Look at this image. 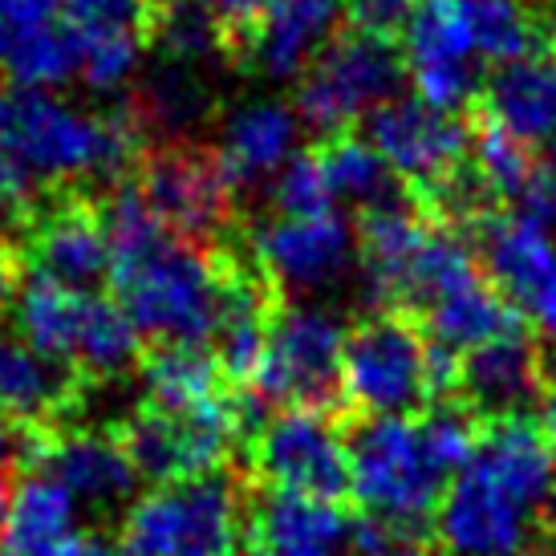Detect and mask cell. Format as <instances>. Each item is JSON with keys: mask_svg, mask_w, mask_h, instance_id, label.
<instances>
[{"mask_svg": "<svg viewBox=\"0 0 556 556\" xmlns=\"http://www.w3.org/2000/svg\"><path fill=\"white\" fill-rule=\"evenodd\" d=\"M151 410H200L219 402V362L200 345H163L142 366Z\"/></svg>", "mask_w": 556, "mask_h": 556, "instance_id": "obj_30", "label": "cell"}, {"mask_svg": "<svg viewBox=\"0 0 556 556\" xmlns=\"http://www.w3.org/2000/svg\"><path fill=\"white\" fill-rule=\"evenodd\" d=\"M541 431L556 443V378H548L541 390Z\"/></svg>", "mask_w": 556, "mask_h": 556, "instance_id": "obj_44", "label": "cell"}, {"mask_svg": "<svg viewBox=\"0 0 556 556\" xmlns=\"http://www.w3.org/2000/svg\"><path fill=\"white\" fill-rule=\"evenodd\" d=\"M354 556H427V548L406 528H390V525H378V520H357Z\"/></svg>", "mask_w": 556, "mask_h": 556, "instance_id": "obj_40", "label": "cell"}, {"mask_svg": "<svg viewBox=\"0 0 556 556\" xmlns=\"http://www.w3.org/2000/svg\"><path fill=\"white\" fill-rule=\"evenodd\" d=\"M476 427L464 410L366 418L350 434V492L366 520L410 528L434 516L451 476L471 459Z\"/></svg>", "mask_w": 556, "mask_h": 556, "instance_id": "obj_3", "label": "cell"}, {"mask_svg": "<svg viewBox=\"0 0 556 556\" xmlns=\"http://www.w3.org/2000/svg\"><path fill=\"white\" fill-rule=\"evenodd\" d=\"M139 139L135 114H93L53 90H0V212L13 224L29 191L106 179Z\"/></svg>", "mask_w": 556, "mask_h": 556, "instance_id": "obj_2", "label": "cell"}, {"mask_svg": "<svg viewBox=\"0 0 556 556\" xmlns=\"http://www.w3.org/2000/svg\"><path fill=\"white\" fill-rule=\"evenodd\" d=\"M488 114L528 151H556V49H532L488 81Z\"/></svg>", "mask_w": 556, "mask_h": 556, "instance_id": "obj_22", "label": "cell"}, {"mask_svg": "<svg viewBox=\"0 0 556 556\" xmlns=\"http://www.w3.org/2000/svg\"><path fill=\"white\" fill-rule=\"evenodd\" d=\"M9 504H13V483H9V467L0 459V525H4V516H9Z\"/></svg>", "mask_w": 556, "mask_h": 556, "instance_id": "obj_45", "label": "cell"}, {"mask_svg": "<svg viewBox=\"0 0 556 556\" xmlns=\"http://www.w3.org/2000/svg\"><path fill=\"white\" fill-rule=\"evenodd\" d=\"M240 427L244 415L219 399L200 410H142L123 443L139 476H151L163 488L216 476V467L232 455Z\"/></svg>", "mask_w": 556, "mask_h": 556, "instance_id": "obj_11", "label": "cell"}, {"mask_svg": "<svg viewBox=\"0 0 556 556\" xmlns=\"http://www.w3.org/2000/svg\"><path fill=\"white\" fill-rule=\"evenodd\" d=\"M548 511H553V525H556V476H553V492H548Z\"/></svg>", "mask_w": 556, "mask_h": 556, "instance_id": "obj_48", "label": "cell"}, {"mask_svg": "<svg viewBox=\"0 0 556 556\" xmlns=\"http://www.w3.org/2000/svg\"><path fill=\"white\" fill-rule=\"evenodd\" d=\"M464 4L471 33H476V46L488 65L500 70V65L532 53L536 21H532L525 0H464Z\"/></svg>", "mask_w": 556, "mask_h": 556, "instance_id": "obj_33", "label": "cell"}, {"mask_svg": "<svg viewBox=\"0 0 556 556\" xmlns=\"http://www.w3.org/2000/svg\"><path fill=\"white\" fill-rule=\"evenodd\" d=\"M252 556H354V520L333 500L268 492L244 525Z\"/></svg>", "mask_w": 556, "mask_h": 556, "instance_id": "obj_18", "label": "cell"}, {"mask_svg": "<svg viewBox=\"0 0 556 556\" xmlns=\"http://www.w3.org/2000/svg\"><path fill=\"white\" fill-rule=\"evenodd\" d=\"M81 504L46 471H33L13 488V504L0 525V556H81Z\"/></svg>", "mask_w": 556, "mask_h": 556, "instance_id": "obj_23", "label": "cell"}, {"mask_svg": "<svg viewBox=\"0 0 556 556\" xmlns=\"http://www.w3.org/2000/svg\"><path fill=\"white\" fill-rule=\"evenodd\" d=\"M212 110V90H207V70L179 62H163L142 78L139 98H135V123L163 135H187L191 126H200Z\"/></svg>", "mask_w": 556, "mask_h": 556, "instance_id": "obj_29", "label": "cell"}, {"mask_svg": "<svg viewBox=\"0 0 556 556\" xmlns=\"http://www.w3.org/2000/svg\"><path fill=\"white\" fill-rule=\"evenodd\" d=\"M511 556H553V553H536V548H525V553H511Z\"/></svg>", "mask_w": 556, "mask_h": 556, "instance_id": "obj_49", "label": "cell"}, {"mask_svg": "<svg viewBox=\"0 0 556 556\" xmlns=\"http://www.w3.org/2000/svg\"><path fill=\"white\" fill-rule=\"evenodd\" d=\"M170 4H179V0H170Z\"/></svg>", "mask_w": 556, "mask_h": 556, "instance_id": "obj_51", "label": "cell"}, {"mask_svg": "<svg viewBox=\"0 0 556 556\" xmlns=\"http://www.w3.org/2000/svg\"><path fill=\"white\" fill-rule=\"evenodd\" d=\"M479 261L488 285L520 321L556 338V232L525 212L483 219Z\"/></svg>", "mask_w": 556, "mask_h": 556, "instance_id": "obj_13", "label": "cell"}, {"mask_svg": "<svg viewBox=\"0 0 556 556\" xmlns=\"http://www.w3.org/2000/svg\"><path fill=\"white\" fill-rule=\"evenodd\" d=\"M301 114L277 98H252L228 110L216 135V167L232 187L273 184L301 155Z\"/></svg>", "mask_w": 556, "mask_h": 556, "instance_id": "obj_17", "label": "cell"}, {"mask_svg": "<svg viewBox=\"0 0 556 556\" xmlns=\"http://www.w3.org/2000/svg\"><path fill=\"white\" fill-rule=\"evenodd\" d=\"M224 46V29L219 21L200 4H175L163 21V58L179 65H195V70H212Z\"/></svg>", "mask_w": 556, "mask_h": 556, "instance_id": "obj_36", "label": "cell"}, {"mask_svg": "<svg viewBox=\"0 0 556 556\" xmlns=\"http://www.w3.org/2000/svg\"><path fill=\"white\" fill-rule=\"evenodd\" d=\"M370 142L390 175L415 187H447L464 167L471 139L464 123L422 98H394L370 118Z\"/></svg>", "mask_w": 556, "mask_h": 556, "instance_id": "obj_14", "label": "cell"}, {"mask_svg": "<svg viewBox=\"0 0 556 556\" xmlns=\"http://www.w3.org/2000/svg\"><path fill=\"white\" fill-rule=\"evenodd\" d=\"M9 447H13V431H9V418H4V410H0V459L9 455Z\"/></svg>", "mask_w": 556, "mask_h": 556, "instance_id": "obj_47", "label": "cell"}, {"mask_svg": "<svg viewBox=\"0 0 556 556\" xmlns=\"http://www.w3.org/2000/svg\"><path fill=\"white\" fill-rule=\"evenodd\" d=\"M110 277L118 285V305L142 338L159 345H200L216 341L236 280L200 244L155 236L151 244L114 256Z\"/></svg>", "mask_w": 556, "mask_h": 556, "instance_id": "obj_4", "label": "cell"}, {"mask_svg": "<svg viewBox=\"0 0 556 556\" xmlns=\"http://www.w3.org/2000/svg\"><path fill=\"white\" fill-rule=\"evenodd\" d=\"M447 387H459V362L402 317H370L345 338L341 394L366 418L410 415Z\"/></svg>", "mask_w": 556, "mask_h": 556, "instance_id": "obj_5", "label": "cell"}, {"mask_svg": "<svg viewBox=\"0 0 556 556\" xmlns=\"http://www.w3.org/2000/svg\"><path fill=\"white\" fill-rule=\"evenodd\" d=\"M93 296L74 293L62 285L33 277L21 285L13 301V329L21 341H29L37 354H46L58 366H78L81 338L90 325Z\"/></svg>", "mask_w": 556, "mask_h": 556, "instance_id": "obj_27", "label": "cell"}, {"mask_svg": "<svg viewBox=\"0 0 556 556\" xmlns=\"http://www.w3.org/2000/svg\"><path fill=\"white\" fill-rule=\"evenodd\" d=\"M240 532V492L224 476H203L139 495L126 508L118 548L126 556H232Z\"/></svg>", "mask_w": 556, "mask_h": 556, "instance_id": "obj_6", "label": "cell"}, {"mask_svg": "<svg viewBox=\"0 0 556 556\" xmlns=\"http://www.w3.org/2000/svg\"><path fill=\"white\" fill-rule=\"evenodd\" d=\"M467 155H471L467 179H471L479 200H520L528 179H532V167H536L532 151L508 139L504 130H495V126H488L479 139H471Z\"/></svg>", "mask_w": 556, "mask_h": 556, "instance_id": "obj_32", "label": "cell"}, {"mask_svg": "<svg viewBox=\"0 0 556 556\" xmlns=\"http://www.w3.org/2000/svg\"><path fill=\"white\" fill-rule=\"evenodd\" d=\"M422 321H427L431 345H439L451 357L476 354L483 345L520 329V317L504 305V296L495 293L488 277H479V273L455 280L451 289L431 296L422 305Z\"/></svg>", "mask_w": 556, "mask_h": 556, "instance_id": "obj_26", "label": "cell"}, {"mask_svg": "<svg viewBox=\"0 0 556 556\" xmlns=\"http://www.w3.org/2000/svg\"><path fill=\"white\" fill-rule=\"evenodd\" d=\"M29 261L33 277L49 280V285H62V289H74V293L98 289L102 277H110V268H114L102 216L81 207V203L53 207L33 228Z\"/></svg>", "mask_w": 556, "mask_h": 556, "instance_id": "obj_21", "label": "cell"}, {"mask_svg": "<svg viewBox=\"0 0 556 556\" xmlns=\"http://www.w3.org/2000/svg\"><path fill=\"white\" fill-rule=\"evenodd\" d=\"M459 387H464L467 402L479 415L495 418V422L500 418H520V410L532 399H541L544 390L541 354L528 341L525 329H516L508 338L492 341V345L464 357Z\"/></svg>", "mask_w": 556, "mask_h": 556, "instance_id": "obj_25", "label": "cell"}, {"mask_svg": "<svg viewBox=\"0 0 556 556\" xmlns=\"http://www.w3.org/2000/svg\"><path fill=\"white\" fill-rule=\"evenodd\" d=\"M65 25V0H0V65L25 41Z\"/></svg>", "mask_w": 556, "mask_h": 556, "instance_id": "obj_38", "label": "cell"}, {"mask_svg": "<svg viewBox=\"0 0 556 556\" xmlns=\"http://www.w3.org/2000/svg\"><path fill=\"white\" fill-rule=\"evenodd\" d=\"M402 65L415 81V98L455 114L483 86V53L467 21L464 0H415L402 29Z\"/></svg>", "mask_w": 556, "mask_h": 556, "instance_id": "obj_10", "label": "cell"}, {"mask_svg": "<svg viewBox=\"0 0 556 556\" xmlns=\"http://www.w3.org/2000/svg\"><path fill=\"white\" fill-rule=\"evenodd\" d=\"M399 86L402 58L394 46L366 33H345L301 78L296 114L321 135H341L362 118L370 123L378 110L390 106L399 98Z\"/></svg>", "mask_w": 556, "mask_h": 556, "instance_id": "obj_8", "label": "cell"}, {"mask_svg": "<svg viewBox=\"0 0 556 556\" xmlns=\"http://www.w3.org/2000/svg\"><path fill=\"white\" fill-rule=\"evenodd\" d=\"M70 374L65 366L37 354L16 333H0V410L16 422H41L65 410Z\"/></svg>", "mask_w": 556, "mask_h": 556, "instance_id": "obj_28", "label": "cell"}, {"mask_svg": "<svg viewBox=\"0 0 556 556\" xmlns=\"http://www.w3.org/2000/svg\"><path fill=\"white\" fill-rule=\"evenodd\" d=\"M345 325L333 309L301 301L268 317L261 362L252 382L261 399L285 406H317L341 390V354H345Z\"/></svg>", "mask_w": 556, "mask_h": 556, "instance_id": "obj_7", "label": "cell"}, {"mask_svg": "<svg viewBox=\"0 0 556 556\" xmlns=\"http://www.w3.org/2000/svg\"><path fill=\"white\" fill-rule=\"evenodd\" d=\"M431 232L434 224H427L399 200L378 203L366 212L362 232H357V256H362L366 285L378 301H406L410 296L418 261L431 244Z\"/></svg>", "mask_w": 556, "mask_h": 556, "instance_id": "obj_24", "label": "cell"}, {"mask_svg": "<svg viewBox=\"0 0 556 556\" xmlns=\"http://www.w3.org/2000/svg\"><path fill=\"white\" fill-rule=\"evenodd\" d=\"M139 191L175 240L203 244L232 219V184L219 175L216 159L170 147L142 167Z\"/></svg>", "mask_w": 556, "mask_h": 556, "instance_id": "obj_15", "label": "cell"}, {"mask_svg": "<svg viewBox=\"0 0 556 556\" xmlns=\"http://www.w3.org/2000/svg\"><path fill=\"white\" fill-rule=\"evenodd\" d=\"M345 0H273L252 29L248 62L268 81L305 78L309 65L338 41Z\"/></svg>", "mask_w": 556, "mask_h": 556, "instance_id": "obj_19", "label": "cell"}, {"mask_svg": "<svg viewBox=\"0 0 556 556\" xmlns=\"http://www.w3.org/2000/svg\"><path fill=\"white\" fill-rule=\"evenodd\" d=\"M65 29L78 49V78L98 93L130 86L147 49V0H65Z\"/></svg>", "mask_w": 556, "mask_h": 556, "instance_id": "obj_16", "label": "cell"}, {"mask_svg": "<svg viewBox=\"0 0 556 556\" xmlns=\"http://www.w3.org/2000/svg\"><path fill=\"white\" fill-rule=\"evenodd\" d=\"M415 13V0H345V16L354 21V33L390 41L406 29V21Z\"/></svg>", "mask_w": 556, "mask_h": 556, "instance_id": "obj_39", "label": "cell"}, {"mask_svg": "<svg viewBox=\"0 0 556 556\" xmlns=\"http://www.w3.org/2000/svg\"><path fill=\"white\" fill-rule=\"evenodd\" d=\"M520 212L556 232V151L536 159L532 179H528L525 195H520Z\"/></svg>", "mask_w": 556, "mask_h": 556, "instance_id": "obj_41", "label": "cell"}, {"mask_svg": "<svg viewBox=\"0 0 556 556\" xmlns=\"http://www.w3.org/2000/svg\"><path fill=\"white\" fill-rule=\"evenodd\" d=\"M37 459L81 508H123L139 488V467L126 443L106 431H65L49 439Z\"/></svg>", "mask_w": 556, "mask_h": 556, "instance_id": "obj_20", "label": "cell"}, {"mask_svg": "<svg viewBox=\"0 0 556 556\" xmlns=\"http://www.w3.org/2000/svg\"><path fill=\"white\" fill-rule=\"evenodd\" d=\"M264 333H268V313H264V296L256 285L236 280L224 321L216 329V362L232 374H252L261 362Z\"/></svg>", "mask_w": 556, "mask_h": 556, "instance_id": "obj_35", "label": "cell"}, {"mask_svg": "<svg viewBox=\"0 0 556 556\" xmlns=\"http://www.w3.org/2000/svg\"><path fill=\"white\" fill-rule=\"evenodd\" d=\"M256 471L273 492L338 500L350 492V439L317 406H289L256 434Z\"/></svg>", "mask_w": 556, "mask_h": 556, "instance_id": "obj_12", "label": "cell"}, {"mask_svg": "<svg viewBox=\"0 0 556 556\" xmlns=\"http://www.w3.org/2000/svg\"><path fill=\"white\" fill-rule=\"evenodd\" d=\"M252 261L277 289L317 296L338 289L354 273L357 232L341 212L317 216H273L252 228Z\"/></svg>", "mask_w": 556, "mask_h": 556, "instance_id": "obj_9", "label": "cell"}, {"mask_svg": "<svg viewBox=\"0 0 556 556\" xmlns=\"http://www.w3.org/2000/svg\"><path fill=\"white\" fill-rule=\"evenodd\" d=\"M81 556H126L123 548H114V544H102V541H90L86 544V553Z\"/></svg>", "mask_w": 556, "mask_h": 556, "instance_id": "obj_46", "label": "cell"}, {"mask_svg": "<svg viewBox=\"0 0 556 556\" xmlns=\"http://www.w3.org/2000/svg\"><path fill=\"white\" fill-rule=\"evenodd\" d=\"M273 0H207L203 9L216 16L219 29H256V21L264 16Z\"/></svg>", "mask_w": 556, "mask_h": 556, "instance_id": "obj_42", "label": "cell"}, {"mask_svg": "<svg viewBox=\"0 0 556 556\" xmlns=\"http://www.w3.org/2000/svg\"><path fill=\"white\" fill-rule=\"evenodd\" d=\"M553 447L525 418H500L434 508V541L447 556L525 553L536 511L553 492Z\"/></svg>", "mask_w": 556, "mask_h": 556, "instance_id": "obj_1", "label": "cell"}, {"mask_svg": "<svg viewBox=\"0 0 556 556\" xmlns=\"http://www.w3.org/2000/svg\"><path fill=\"white\" fill-rule=\"evenodd\" d=\"M321 155L325 179H329V191H333V203H354L362 212H370L378 203H390V167L382 163V155L374 151L370 139H350L341 135L333 139Z\"/></svg>", "mask_w": 556, "mask_h": 556, "instance_id": "obj_31", "label": "cell"}, {"mask_svg": "<svg viewBox=\"0 0 556 556\" xmlns=\"http://www.w3.org/2000/svg\"><path fill=\"white\" fill-rule=\"evenodd\" d=\"M268 200L277 216H317V212H338L329 179H325L321 155H296L289 167L268 184Z\"/></svg>", "mask_w": 556, "mask_h": 556, "instance_id": "obj_37", "label": "cell"}, {"mask_svg": "<svg viewBox=\"0 0 556 556\" xmlns=\"http://www.w3.org/2000/svg\"><path fill=\"white\" fill-rule=\"evenodd\" d=\"M139 329L126 317V309L118 301H102L93 296L90 325H86V338H81L78 366L93 378H118L135 366L139 357Z\"/></svg>", "mask_w": 556, "mask_h": 556, "instance_id": "obj_34", "label": "cell"}, {"mask_svg": "<svg viewBox=\"0 0 556 556\" xmlns=\"http://www.w3.org/2000/svg\"><path fill=\"white\" fill-rule=\"evenodd\" d=\"M0 228H9V219H4V212H0Z\"/></svg>", "mask_w": 556, "mask_h": 556, "instance_id": "obj_50", "label": "cell"}, {"mask_svg": "<svg viewBox=\"0 0 556 556\" xmlns=\"http://www.w3.org/2000/svg\"><path fill=\"white\" fill-rule=\"evenodd\" d=\"M16 293H21V268H16V256L9 244H0V309L13 305Z\"/></svg>", "mask_w": 556, "mask_h": 556, "instance_id": "obj_43", "label": "cell"}]
</instances>
